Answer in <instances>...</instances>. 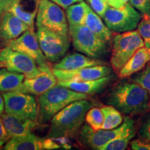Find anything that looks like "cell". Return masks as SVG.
Segmentation results:
<instances>
[{"label":"cell","mask_w":150,"mask_h":150,"mask_svg":"<svg viewBox=\"0 0 150 150\" xmlns=\"http://www.w3.org/2000/svg\"><path fill=\"white\" fill-rule=\"evenodd\" d=\"M88 1L90 6L96 13L103 18L104 13L109 6L106 0H87Z\"/></svg>","instance_id":"cell-31"},{"label":"cell","mask_w":150,"mask_h":150,"mask_svg":"<svg viewBox=\"0 0 150 150\" xmlns=\"http://www.w3.org/2000/svg\"><path fill=\"white\" fill-rule=\"evenodd\" d=\"M45 138H39L30 133L21 136L13 137L5 144L6 150H42L44 148Z\"/></svg>","instance_id":"cell-21"},{"label":"cell","mask_w":150,"mask_h":150,"mask_svg":"<svg viewBox=\"0 0 150 150\" xmlns=\"http://www.w3.org/2000/svg\"><path fill=\"white\" fill-rule=\"evenodd\" d=\"M88 98V95L56 84L38 99L37 121L42 125L48 122L54 115L68 104Z\"/></svg>","instance_id":"cell-3"},{"label":"cell","mask_w":150,"mask_h":150,"mask_svg":"<svg viewBox=\"0 0 150 150\" xmlns=\"http://www.w3.org/2000/svg\"><path fill=\"white\" fill-rule=\"evenodd\" d=\"M36 35L43 54L48 61L55 62L64 57L70 48L69 37L50 31L44 27H37Z\"/></svg>","instance_id":"cell-10"},{"label":"cell","mask_w":150,"mask_h":150,"mask_svg":"<svg viewBox=\"0 0 150 150\" xmlns=\"http://www.w3.org/2000/svg\"><path fill=\"white\" fill-rule=\"evenodd\" d=\"M4 108H5L4 99L3 96L0 95V116H1L4 113Z\"/></svg>","instance_id":"cell-37"},{"label":"cell","mask_w":150,"mask_h":150,"mask_svg":"<svg viewBox=\"0 0 150 150\" xmlns=\"http://www.w3.org/2000/svg\"><path fill=\"white\" fill-rule=\"evenodd\" d=\"M142 47H145V44L137 30L114 35L110 56V64L113 70L119 72L135 52Z\"/></svg>","instance_id":"cell-5"},{"label":"cell","mask_w":150,"mask_h":150,"mask_svg":"<svg viewBox=\"0 0 150 150\" xmlns=\"http://www.w3.org/2000/svg\"><path fill=\"white\" fill-rule=\"evenodd\" d=\"M135 120L132 116L126 115L122 125L113 129H99L94 130L87 123L82 125L77 134L78 141L81 145L92 149L102 150L108 142L115 139L128 128Z\"/></svg>","instance_id":"cell-6"},{"label":"cell","mask_w":150,"mask_h":150,"mask_svg":"<svg viewBox=\"0 0 150 150\" xmlns=\"http://www.w3.org/2000/svg\"><path fill=\"white\" fill-rule=\"evenodd\" d=\"M129 3L142 15L150 16L149 0H129Z\"/></svg>","instance_id":"cell-32"},{"label":"cell","mask_w":150,"mask_h":150,"mask_svg":"<svg viewBox=\"0 0 150 150\" xmlns=\"http://www.w3.org/2000/svg\"><path fill=\"white\" fill-rule=\"evenodd\" d=\"M104 100L121 113L132 117L143 115L150 110L149 94L129 79H121L112 84L105 93Z\"/></svg>","instance_id":"cell-1"},{"label":"cell","mask_w":150,"mask_h":150,"mask_svg":"<svg viewBox=\"0 0 150 150\" xmlns=\"http://www.w3.org/2000/svg\"><path fill=\"white\" fill-rule=\"evenodd\" d=\"M5 113L17 117L37 120L38 101L33 95L18 91L3 93Z\"/></svg>","instance_id":"cell-9"},{"label":"cell","mask_w":150,"mask_h":150,"mask_svg":"<svg viewBox=\"0 0 150 150\" xmlns=\"http://www.w3.org/2000/svg\"><path fill=\"white\" fill-rule=\"evenodd\" d=\"M39 2L40 0H0L4 12L12 13L33 30Z\"/></svg>","instance_id":"cell-13"},{"label":"cell","mask_w":150,"mask_h":150,"mask_svg":"<svg viewBox=\"0 0 150 150\" xmlns=\"http://www.w3.org/2000/svg\"><path fill=\"white\" fill-rule=\"evenodd\" d=\"M136 122H133L128 128L125 129L122 133L115 139L108 142L104 146L102 150H124L128 147V145L136 134Z\"/></svg>","instance_id":"cell-24"},{"label":"cell","mask_w":150,"mask_h":150,"mask_svg":"<svg viewBox=\"0 0 150 150\" xmlns=\"http://www.w3.org/2000/svg\"><path fill=\"white\" fill-rule=\"evenodd\" d=\"M149 5H150V0H149Z\"/></svg>","instance_id":"cell-40"},{"label":"cell","mask_w":150,"mask_h":150,"mask_svg":"<svg viewBox=\"0 0 150 150\" xmlns=\"http://www.w3.org/2000/svg\"><path fill=\"white\" fill-rule=\"evenodd\" d=\"M100 108L104 117L103 129H113L123 122L124 119L122 113L113 106L106 104Z\"/></svg>","instance_id":"cell-26"},{"label":"cell","mask_w":150,"mask_h":150,"mask_svg":"<svg viewBox=\"0 0 150 150\" xmlns=\"http://www.w3.org/2000/svg\"><path fill=\"white\" fill-rule=\"evenodd\" d=\"M24 79L23 74L11 72L6 67L0 68V92L17 91L21 87Z\"/></svg>","instance_id":"cell-23"},{"label":"cell","mask_w":150,"mask_h":150,"mask_svg":"<svg viewBox=\"0 0 150 150\" xmlns=\"http://www.w3.org/2000/svg\"><path fill=\"white\" fill-rule=\"evenodd\" d=\"M136 139L130 142V149L134 150H150V141L145 139Z\"/></svg>","instance_id":"cell-33"},{"label":"cell","mask_w":150,"mask_h":150,"mask_svg":"<svg viewBox=\"0 0 150 150\" xmlns=\"http://www.w3.org/2000/svg\"><path fill=\"white\" fill-rule=\"evenodd\" d=\"M84 25H86L99 39L106 42H109L111 40L112 31L103 22L102 18L91 8L88 7Z\"/></svg>","instance_id":"cell-22"},{"label":"cell","mask_w":150,"mask_h":150,"mask_svg":"<svg viewBox=\"0 0 150 150\" xmlns=\"http://www.w3.org/2000/svg\"><path fill=\"white\" fill-rule=\"evenodd\" d=\"M129 79L143 88L150 95V61L144 68L131 76Z\"/></svg>","instance_id":"cell-28"},{"label":"cell","mask_w":150,"mask_h":150,"mask_svg":"<svg viewBox=\"0 0 150 150\" xmlns=\"http://www.w3.org/2000/svg\"><path fill=\"white\" fill-rule=\"evenodd\" d=\"M142 15L130 3L121 8L108 6L102 19L112 32L124 33L134 31L138 27Z\"/></svg>","instance_id":"cell-7"},{"label":"cell","mask_w":150,"mask_h":150,"mask_svg":"<svg viewBox=\"0 0 150 150\" xmlns=\"http://www.w3.org/2000/svg\"><path fill=\"white\" fill-rule=\"evenodd\" d=\"M4 13V9L2 8V6L0 4V24H1V17H2V14Z\"/></svg>","instance_id":"cell-38"},{"label":"cell","mask_w":150,"mask_h":150,"mask_svg":"<svg viewBox=\"0 0 150 150\" xmlns=\"http://www.w3.org/2000/svg\"><path fill=\"white\" fill-rule=\"evenodd\" d=\"M88 5L84 1L74 4L66 9V17L69 25H83L85 22Z\"/></svg>","instance_id":"cell-25"},{"label":"cell","mask_w":150,"mask_h":150,"mask_svg":"<svg viewBox=\"0 0 150 150\" xmlns=\"http://www.w3.org/2000/svg\"><path fill=\"white\" fill-rule=\"evenodd\" d=\"M31 29L22 20L11 12L3 13L0 24V38L8 41L13 40L27 30Z\"/></svg>","instance_id":"cell-16"},{"label":"cell","mask_w":150,"mask_h":150,"mask_svg":"<svg viewBox=\"0 0 150 150\" xmlns=\"http://www.w3.org/2000/svg\"><path fill=\"white\" fill-rule=\"evenodd\" d=\"M93 106V102L88 99L76 100L67 105L52 117L46 138L77 136L85 121L86 112Z\"/></svg>","instance_id":"cell-2"},{"label":"cell","mask_w":150,"mask_h":150,"mask_svg":"<svg viewBox=\"0 0 150 150\" xmlns=\"http://www.w3.org/2000/svg\"><path fill=\"white\" fill-rule=\"evenodd\" d=\"M138 133L142 139L150 141V110L142 115Z\"/></svg>","instance_id":"cell-30"},{"label":"cell","mask_w":150,"mask_h":150,"mask_svg":"<svg viewBox=\"0 0 150 150\" xmlns=\"http://www.w3.org/2000/svg\"><path fill=\"white\" fill-rule=\"evenodd\" d=\"M0 51H1V50H0ZM2 67H4V65L2 62L0 61V68H2Z\"/></svg>","instance_id":"cell-39"},{"label":"cell","mask_w":150,"mask_h":150,"mask_svg":"<svg viewBox=\"0 0 150 150\" xmlns=\"http://www.w3.org/2000/svg\"><path fill=\"white\" fill-rule=\"evenodd\" d=\"M6 47L32 58L36 62L40 70L52 67L41 50L36 33L33 29L27 30L13 40L6 41Z\"/></svg>","instance_id":"cell-12"},{"label":"cell","mask_w":150,"mask_h":150,"mask_svg":"<svg viewBox=\"0 0 150 150\" xmlns=\"http://www.w3.org/2000/svg\"><path fill=\"white\" fill-rule=\"evenodd\" d=\"M110 6L114 8H121L128 3L129 0H106Z\"/></svg>","instance_id":"cell-36"},{"label":"cell","mask_w":150,"mask_h":150,"mask_svg":"<svg viewBox=\"0 0 150 150\" xmlns=\"http://www.w3.org/2000/svg\"><path fill=\"white\" fill-rule=\"evenodd\" d=\"M73 47L76 51L93 59H100L108 52L107 42L96 36L86 25H69Z\"/></svg>","instance_id":"cell-4"},{"label":"cell","mask_w":150,"mask_h":150,"mask_svg":"<svg viewBox=\"0 0 150 150\" xmlns=\"http://www.w3.org/2000/svg\"><path fill=\"white\" fill-rule=\"evenodd\" d=\"M150 61V51L145 47L138 49L117 72L120 79L129 78L144 68Z\"/></svg>","instance_id":"cell-20"},{"label":"cell","mask_w":150,"mask_h":150,"mask_svg":"<svg viewBox=\"0 0 150 150\" xmlns=\"http://www.w3.org/2000/svg\"><path fill=\"white\" fill-rule=\"evenodd\" d=\"M115 79L113 75L98 79L84 81H58L57 84L65 86L79 93L86 95H95L105 90Z\"/></svg>","instance_id":"cell-18"},{"label":"cell","mask_w":150,"mask_h":150,"mask_svg":"<svg viewBox=\"0 0 150 150\" xmlns=\"http://www.w3.org/2000/svg\"><path fill=\"white\" fill-rule=\"evenodd\" d=\"M36 26L69 37V24L66 14L61 6L51 0H40Z\"/></svg>","instance_id":"cell-8"},{"label":"cell","mask_w":150,"mask_h":150,"mask_svg":"<svg viewBox=\"0 0 150 150\" xmlns=\"http://www.w3.org/2000/svg\"><path fill=\"white\" fill-rule=\"evenodd\" d=\"M58 81H84L98 79L112 74V70L107 65H99L73 71L53 70Z\"/></svg>","instance_id":"cell-14"},{"label":"cell","mask_w":150,"mask_h":150,"mask_svg":"<svg viewBox=\"0 0 150 150\" xmlns=\"http://www.w3.org/2000/svg\"><path fill=\"white\" fill-rule=\"evenodd\" d=\"M11 138L10 135L7 132L6 129L4 122L1 119V117L0 116V148L6 143Z\"/></svg>","instance_id":"cell-34"},{"label":"cell","mask_w":150,"mask_h":150,"mask_svg":"<svg viewBox=\"0 0 150 150\" xmlns=\"http://www.w3.org/2000/svg\"><path fill=\"white\" fill-rule=\"evenodd\" d=\"M104 114L101 108L92 107L86 112L85 120L86 123L94 130H99L102 129L104 124Z\"/></svg>","instance_id":"cell-27"},{"label":"cell","mask_w":150,"mask_h":150,"mask_svg":"<svg viewBox=\"0 0 150 150\" xmlns=\"http://www.w3.org/2000/svg\"><path fill=\"white\" fill-rule=\"evenodd\" d=\"M0 61L7 70L23 74L25 78H33L41 73L38 65L32 58L7 47L0 51Z\"/></svg>","instance_id":"cell-11"},{"label":"cell","mask_w":150,"mask_h":150,"mask_svg":"<svg viewBox=\"0 0 150 150\" xmlns=\"http://www.w3.org/2000/svg\"><path fill=\"white\" fill-rule=\"evenodd\" d=\"M137 28V31L143 40L145 47L150 51V16L142 15Z\"/></svg>","instance_id":"cell-29"},{"label":"cell","mask_w":150,"mask_h":150,"mask_svg":"<svg viewBox=\"0 0 150 150\" xmlns=\"http://www.w3.org/2000/svg\"><path fill=\"white\" fill-rule=\"evenodd\" d=\"M51 1L59 5L61 8L67 9L70 6L74 4L80 2L83 0H51Z\"/></svg>","instance_id":"cell-35"},{"label":"cell","mask_w":150,"mask_h":150,"mask_svg":"<svg viewBox=\"0 0 150 150\" xmlns=\"http://www.w3.org/2000/svg\"><path fill=\"white\" fill-rule=\"evenodd\" d=\"M58 80L54 75L52 67L41 70V73L33 78H25L18 92L39 97L57 84Z\"/></svg>","instance_id":"cell-15"},{"label":"cell","mask_w":150,"mask_h":150,"mask_svg":"<svg viewBox=\"0 0 150 150\" xmlns=\"http://www.w3.org/2000/svg\"><path fill=\"white\" fill-rule=\"evenodd\" d=\"M1 117L4 125L11 138L24 136L32 133L33 131L42 125L37 120L23 119L6 113H3Z\"/></svg>","instance_id":"cell-17"},{"label":"cell","mask_w":150,"mask_h":150,"mask_svg":"<svg viewBox=\"0 0 150 150\" xmlns=\"http://www.w3.org/2000/svg\"><path fill=\"white\" fill-rule=\"evenodd\" d=\"M105 64V62L100 59H93L84 54L76 53L65 56L62 60L52 66V69L57 70L73 71L83 67Z\"/></svg>","instance_id":"cell-19"}]
</instances>
